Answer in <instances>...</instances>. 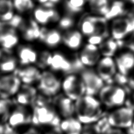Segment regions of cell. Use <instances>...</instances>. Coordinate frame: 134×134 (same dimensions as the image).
<instances>
[{"instance_id": "ac0fdd59", "label": "cell", "mask_w": 134, "mask_h": 134, "mask_svg": "<svg viewBox=\"0 0 134 134\" xmlns=\"http://www.w3.org/2000/svg\"><path fill=\"white\" fill-rule=\"evenodd\" d=\"M59 127L64 134H82L83 126L77 118L71 117L62 119Z\"/></svg>"}, {"instance_id": "52a82bcc", "label": "cell", "mask_w": 134, "mask_h": 134, "mask_svg": "<svg viewBox=\"0 0 134 134\" xmlns=\"http://www.w3.org/2000/svg\"><path fill=\"white\" fill-rule=\"evenodd\" d=\"M61 91L63 94L71 100L76 101L86 95L84 83L80 76L70 74L61 81Z\"/></svg>"}, {"instance_id": "44dd1931", "label": "cell", "mask_w": 134, "mask_h": 134, "mask_svg": "<svg viewBox=\"0 0 134 134\" xmlns=\"http://www.w3.org/2000/svg\"><path fill=\"white\" fill-rule=\"evenodd\" d=\"M5 50L6 55L2 53V56L0 58V71L5 74L15 72L17 69V61L15 57L11 56L9 53V50Z\"/></svg>"}, {"instance_id": "60d3db41", "label": "cell", "mask_w": 134, "mask_h": 134, "mask_svg": "<svg viewBox=\"0 0 134 134\" xmlns=\"http://www.w3.org/2000/svg\"><path fill=\"white\" fill-rule=\"evenodd\" d=\"M105 134H127V133H126V132H124L122 129L114 128L111 126Z\"/></svg>"}, {"instance_id": "ee69618b", "label": "cell", "mask_w": 134, "mask_h": 134, "mask_svg": "<svg viewBox=\"0 0 134 134\" xmlns=\"http://www.w3.org/2000/svg\"><path fill=\"white\" fill-rule=\"evenodd\" d=\"M130 20H131V24H132V29H133V33L134 34V15H131L130 16Z\"/></svg>"}, {"instance_id": "6da1fadb", "label": "cell", "mask_w": 134, "mask_h": 134, "mask_svg": "<svg viewBox=\"0 0 134 134\" xmlns=\"http://www.w3.org/2000/svg\"><path fill=\"white\" fill-rule=\"evenodd\" d=\"M105 114L102 103L95 96L85 95L75 101L76 118L83 125L95 123Z\"/></svg>"}, {"instance_id": "f907efd6", "label": "cell", "mask_w": 134, "mask_h": 134, "mask_svg": "<svg viewBox=\"0 0 134 134\" xmlns=\"http://www.w3.org/2000/svg\"><path fill=\"white\" fill-rule=\"evenodd\" d=\"M86 1H89V0H86Z\"/></svg>"}, {"instance_id": "d4e9b609", "label": "cell", "mask_w": 134, "mask_h": 134, "mask_svg": "<svg viewBox=\"0 0 134 134\" xmlns=\"http://www.w3.org/2000/svg\"><path fill=\"white\" fill-rule=\"evenodd\" d=\"M18 38L16 31L0 32V45L4 49L9 50L17 44Z\"/></svg>"}, {"instance_id": "3957f363", "label": "cell", "mask_w": 134, "mask_h": 134, "mask_svg": "<svg viewBox=\"0 0 134 134\" xmlns=\"http://www.w3.org/2000/svg\"><path fill=\"white\" fill-rule=\"evenodd\" d=\"M33 107L32 124L33 125L49 128L60 125L62 119L57 112L53 103Z\"/></svg>"}, {"instance_id": "4dcf8cb0", "label": "cell", "mask_w": 134, "mask_h": 134, "mask_svg": "<svg viewBox=\"0 0 134 134\" xmlns=\"http://www.w3.org/2000/svg\"><path fill=\"white\" fill-rule=\"evenodd\" d=\"M92 10L99 15L105 16L109 11V5L107 0H89Z\"/></svg>"}, {"instance_id": "5bb4252c", "label": "cell", "mask_w": 134, "mask_h": 134, "mask_svg": "<svg viewBox=\"0 0 134 134\" xmlns=\"http://www.w3.org/2000/svg\"><path fill=\"white\" fill-rule=\"evenodd\" d=\"M38 94L37 88L33 87L32 85L23 84L14 96V102L17 105L33 106Z\"/></svg>"}, {"instance_id": "9c48e42d", "label": "cell", "mask_w": 134, "mask_h": 134, "mask_svg": "<svg viewBox=\"0 0 134 134\" xmlns=\"http://www.w3.org/2000/svg\"><path fill=\"white\" fill-rule=\"evenodd\" d=\"M29 107L20 105L13 107L7 123L15 129L32 123L33 109Z\"/></svg>"}, {"instance_id": "8992f818", "label": "cell", "mask_w": 134, "mask_h": 134, "mask_svg": "<svg viewBox=\"0 0 134 134\" xmlns=\"http://www.w3.org/2000/svg\"><path fill=\"white\" fill-rule=\"evenodd\" d=\"M50 68L54 71H60L66 74H76L85 69V66L81 63L79 58H75L73 60H69L63 55L56 53L53 55Z\"/></svg>"}, {"instance_id": "c3c4849f", "label": "cell", "mask_w": 134, "mask_h": 134, "mask_svg": "<svg viewBox=\"0 0 134 134\" xmlns=\"http://www.w3.org/2000/svg\"><path fill=\"white\" fill-rule=\"evenodd\" d=\"M2 56V52L0 51V58H1V57Z\"/></svg>"}, {"instance_id": "9a60e30c", "label": "cell", "mask_w": 134, "mask_h": 134, "mask_svg": "<svg viewBox=\"0 0 134 134\" xmlns=\"http://www.w3.org/2000/svg\"><path fill=\"white\" fill-rule=\"evenodd\" d=\"M100 57V52L96 45L88 44L81 51L79 58L85 66L92 67L97 65Z\"/></svg>"}, {"instance_id": "f6af8a7d", "label": "cell", "mask_w": 134, "mask_h": 134, "mask_svg": "<svg viewBox=\"0 0 134 134\" xmlns=\"http://www.w3.org/2000/svg\"><path fill=\"white\" fill-rule=\"evenodd\" d=\"M40 3L43 4V5H44L45 4H46L48 2H50V0H38Z\"/></svg>"}, {"instance_id": "d590c367", "label": "cell", "mask_w": 134, "mask_h": 134, "mask_svg": "<svg viewBox=\"0 0 134 134\" xmlns=\"http://www.w3.org/2000/svg\"><path fill=\"white\" fill-rule=\"evenodd\" d=\"M75 20L70 15L66 16L62 18L59 22V27L61 29L66 30L71 28L74 25Z\"/></svg>"}, {"instance_id": "f35d334b", "label": "cell", "mask_w": 134, "mask_h": 134, "mask_svg": "<svg viewBox=\"0 0 134 134\" xmlns=\"http://www.w3.org/2000/svg\"><path fill=\"white\" fill-rule=\"evenodd\" d=\"M0 134H19L15 128H12L8 124H2L1 132Z\"/></svg>"}, {"instance_id": "ab89813d", "label": "cell", "mask_w": 134, "mask_h": 134, "mask_svg": "<svg viewBox=\"0 0 134 134\" xmlns=\"http://www.w3.org/2000/svg\"><path fill=\"white\" fill-rule=\"evenodd\" d=\"M43 134H64L62 132L59 126H54V127H50Z\"/></svg>"}, {"instance_id": "f546056e", "label": "cell", "mask_w": 134, "mask_h": 134, "mask_svg": "<svg viewBox=\"0 0 134 134\" xmlns=\"http://www.w3.org/2000/svg\"><path fill=\"white\" fill-rule=\"evenodd\" d=\"M95 24V34L100 35L106 38L109 36L108 26L107 24L106 19L103 16H93Z\"/></svg>"}, {"instance_id": "5b68a950", "label": "cell", "mask_w": 134, "mask_h": 134, "mask_svg": "<svg viewBox=\"0 0 134 134\" xmlns=\"http://www.w3.org/2000/svg\"><path fill=\"white\" fill-rule=\"evenodd\" d=\"M107 120L112 127L127 130L134 121V109L127 106L116 108L107 114Z\"/></svg>"}, {"instance_id": "7bdbcfd3", "label": "cell", "mask_w": 134, "mask_h": 134, "mask_svg": "<svg viewBox=\"0 0 134 134\" xmlns=\"http://www.w3.org/2000/svg\"><path fill=\"white\" fill-rule=\"evenodd\" d=\"M126 133L127 134H134V121L132 123V125H131V127L130 128L127 129Z\"/></svg>"}, {"instance_id": "f1b7e54d", "label": "cell", "mask_w": 134, "mask_h": 134, "mask_svg": "<svg viewBox=\"0 0 134 134\" xmlns=\"http://www.w3.org/2000/svg\"><path fill=\"white\" fill-rule=\"evenodd\" d=\"M124 12L125 7L123 2L121 1H115L109 7V11L104 16V17L107 20L115 19L121 16Z\"/></svg>"}, {"instance_id": "83f0119b", "label": "cell", "mask_w": 134, "mask_h": 134, "mask_svg": "<svg viewBox=\"0 0 134 134\" xmlns=\"http://www.w3.org/2000/svg\"><path fill=\"white\" fill-rule=\"evenodd\" d=\"M13 3L10 0H0V20L7 21L14 16Z\"/></svg>"}, {"instance_id": "e0dca14e", "label": "cell", "mask_w": 134, "mask_h": 134, "mask_svg": "<svg viewBox=\"0 0 134 134\" xmlns=\"http://www.w3.org/2000/svg\"><path fill=\"white\" fill-rule=\"evenodd\" d=\"M115 63L118 72L128 76L134 68V53L131 51L122 52L116 57Z\"/></svg>"}, {"instance_id": "30bf717a", "label": "cell", "mask_w": 134, "mask_h": 134, "mask_svg": "<svg viewBox=\"0 0 134 134\" xmlns=\"http://www.w3.org/2000/svg\"><path fill=\"white\" fill-rule=\"evenodd\" d=\"M22 82L15 74H9L0 76V98L11 99L17 94Z\"/></svg>"}, {"instance_id": "d6986e66", "label": "cell", "mask_w": 134, "mask_h": 134, "mask_svg": "<svg viewBox=\"0 0 134 134\" xmlns=\"http://www.w3.org/2000/svg\"><path fill=\"white\" fill-rule=\"evenodd\" d=\"M34 16L38 23L45 24L50 21H57L60 16L58 13L51 8H38L34 11Z\"/></svg>"}, {"instance_id": "7402d4cb", "label": "cell", "mask_w": 134, "mask_h": 134, "mask_svg": "<svg viewBox=\"0 0 134 134\" xmlns=\"http://www.w3.org/2000/svg\"><path fill=\"white\" fill-rule=\"evenodd\" d=\"M39 39L43 41L47 46L50 47H56L60 42L61 36L57 30L48 31L45 28H41V32Z\"/></svg>"}, {"instance_id": "484cf974", "label": "cell", "mask_w": 134, "mask_h": 134, "mask_svg": "<svg viewBox=\"0 0 134 134\" xmlns=\"http://www.w3.org/2000/svg\"><path fill=\"white\" fill-rule=\"evenodd\" d=\"M119 41L115 40L113 38L104 41L99 45V51L100 54L104 57H112L115 53L119 46Z\"/></svg>"}, {"instance_id": "2e32d148", "label": "cell", "mask_w": 134, "mask_h": 134, "mask_svg": "<svg viewBox=\"0 0 134 134\" xmlns=\"http://www.w3.org/2000/svg\"><path fill=\"white\" fill-rule=\"evenodd\" d=\"M41 73L36 67L28 66L21 69H17L14 74L18 76L23 84L33 85L37 83Z\"/></svg>"}, {"instance_id": "836d02e7", "label": "cell", "mask_w": 134, "mask_h": 134, "mask_svg": "<svg viewBox=\"0 0 134 134\" xmlns=\"http://www.w3.org/2000/svg\"><path fill=\"white\" fill-rule=\"evenodd\" d=\"M53 55L47 51L42 52L40 55L39 58H37V65L39 68L44 69L48 66H50L51 64Z\"/></svg>"}, {"instance_id": "8d00e7d4", "label": "cell", "mask_w": 134, "mask_h": 134, "mask_svg": "<svg viewBox=\"0 0 134 134\" xmlns=\"http://www.w3.org/2000/svg\"><path fill=\"white\" fill-rule=\"evenodd\" d=\"M82 134H101L95 123L84 125Z\"/></svg>"}, {"instance_id": "7c38bea8", "label": "cell", "mask_w": 134, "mask_h": 134, "mask_svg": "<svg viewBox=\"0 0 134 134\" xmlns=\"http://www.w3.org/2000/svg\"><path fill=\"white\" fill-rule=\"evenodd\" d=\"M117 70L115 61L112 57H104L98 62L96 71L106 84L111 82L117 73Z\"/></svg>"}, {"instance_id": "e575fe53", "label": "cell", "mask_w": 134, "mask_h": 134, "mask_svg": "<svg viewBox=\"0 0 134 134\" xmlns=\"http://www.w3.org/2000/svg\"><path fill=\"white\" fill-rule=\"evenodd\" d=\"M13 5L18 11L23 13L32 9L34 4L32 0H14Z\"/></svg>"}, {"instance_id": "4fadbf2b", "label": "cell", "mask_w": 134, "mask_h": 134, "mask_svg": "<svg viewBox=\"0 0 134 134\" xmlns=\"http://www.w3.org/2000/svg\"><path fill=\"white\" fill-rule=\"evenodd\" d=\"M111 31L112 38L116 41H121L132 33V26L130 18L120 16L115 18L111 24Z\"/></svg>"}, {"instance_id": "1f68e13d", "label": "cell", "mask_w": 134, "mask_h": 134, "mask_svg": "<svg viewBox=\"0 0 134 134\" xmlns=\"http://www.w3.org/2000/svg\"><path fill=\"white\" fill-rule=\"evenodd\" d=\"M80 29L82 32L86 36L92 35L95 34V24L93 16H87L81 23Z\"/></svg>"}, {"instance_id": "4316f807", "label": "cell", "mask_w": 134, "mask_h": 134, "mask_svg": "<svg viewBox=\"0 0 134 134\" xmlns=\"http://www.w3.org/2000/svg\"><path fill=\"white\" fill-rule=\"evenodd\" d=\"M14 100L11 99H4L0 98V124L7 122L12 108Z\"/></svg>"}, {"instance_id": "74e56055", "label": "cell", "mask_w": 134, "mask_h": 134, "mask_svg": "<svg viewBox=\"0 0 134 134\" xmlns=\"http://www.w3.org/2000/svg\"><path fill=\"white\" fill-rule=\"evenodd\" d=\"M105 38L102 36L97 34H93L89 37L88 39V43L94 45H100L104 41Z\"/></svg>"}, {"instance_id": "b9f144b4", "label": "cell", "mask_w": 134, "mask_h": 134, "mask_svg": "<svg viewBox=\"0 0 134 134\" xmlns=\"http://www.w3.org/2000/svg\"><path fill=\"white\" fill-rule=\"evenodd\" d=\"M22 134H42L37 128L34 127H31L24 132Z\"/></svg>"}, {"instance_id": "7a4b0ae2", "label": "cell", "mask_w": 134, "mask_h": 134, "mask_svg": "<svg viewBox=\"0 0 134 134\" xmlns=\"http://www.w3.org/2000/svg\"><path fill=\"white\" fill-rule=\"evenodd\" d=\"M98 95L102 105L108 108L123 106L127 97L125 88L113 83L105 84Z\"/></svg>"}, {"instance_id": "603a6c76", "label": "cell", "mask_w": 134, "mask_h": 134, "mask_svg": "<svg viewBox=\"0 0 134 134\" xmlns=\"http://www.w3.org/2000/svg\"><path fill=\"white\" fill-rule=\"evenodd\" d=\"M63 40L66 46L72 49H77L82 44V36L78 31H71L64 35Z\"/></svg>"}, {"instance_id": "bcb514c9", "label": "cell", "mask_w": 134, "mask_h": 134, "mask_svg": "<svg viewBox=\"0 0 134 134\" xmlns=\"http://www.w3.org/2000/svg\"><path fill=\"white\" fill-rule=\"evenodd\" d=\"M130 48L132 49V51L133 52H134V41H133L132 42H131L130 45Z\"/></svg>"}, {"instance_id": "277c9868", "label": "cell", "mask_w": 134, "mask_h": 134, "mask_svg": "<svg viewBox=\"0 0 134 134\" xmlns=\"http://www.w3.org/2000/svg\"><path fill=\"white\" fill-rule=\"evenodd\" d=\"M39 94L49 98H54L61 90V80L51 72L45 71L41 73L37 82Z\"/></svg>"}, {"instance_id": "ffe728a7", "label": "cell", "mask_w": 134, "mask_h": 134, "mask_svg": "<svg viewBox=\"0 0 134 134\" xmlns=\"http://www.w3.org/2000/svg\"><path fill=\"white\" fill-rule=\"evenodd\" d=\"M20 28L23 32L24 38L27 41H33L39 38L41 29L35 21L31 20L28 23L23 22Z\"/></svg>"}, {"instance_id": "7dc6e473", "label": "cell", "mask_w": 134, "mask_h": 134, "mask_svg": "<svg viewBox=\"0 0 134 134\" xmlns=\"http://www.w3.org/2000/svg\"><path fill=\"white\" fill-rule=\"evenodd\" d=\"M59 1H60V0H50V1L52 2V3L53 4L57 3V2H58Z\"/></svg>"}, {"instance_id": "8fae6325", "label": "cell", "mask_w": 134, "mask_h": 134, "mask_svg": "<svg viewBox=\"0 0 134 134\" xmlns=\"http://www.w3.org/2000/svg\"><path fill=\"white\" fill-rule=\"evenodd\" d=\"M53 104L60 118L63 119L75 115V101L63 94H59L53 98Z\"/></svg>"}, {"instance_id": "d6a6232c", "label": "cell", "mask_w": 134, "mask_h": 134, "mask_svg": "<svg viewBox=\"0 0 134 134\" xmlns=\"http://www.w3.org/2000/svg\"><path fill=\"white\" fill-rule=\"evenodd\" d=\"M86 1V0H66L67 10L70 14L80 13L82 10Z\"/></svg>"}, {"instance_id": "ba28073f", "label": "cell", "mask_w": 134, "mask_h": 134, "mask_svg": "<svg viewBox=\"0 0 134 134\" xmlns=\"http://www.w3.org/2000/svg\"><path fill=\"white\" fill-rule=\"evenodd\" d=\"M80 76L84 83L86 95L95 96L99 94L105 83L96 71L90 68H85L80 72Z\"/></svg>"}, {"instance_id": "cb8c5ba5", "label": "cell", "mask_w": 134, "mask_h": 134, "mask_svg": "<svg viewBox=\"0 0 134 134\" xmlns=\"http://www.w3.org/2000/svg\"><path fill=\"white\" fill-rule=\"evenodd\" d=\"M18 57L21 65H28L36 63L37 55L35 51L28 47H21L19 49Z\"/></svg>"}, {"instance_id": "681fc988", "label": "cell", "mask_w": 134, "mask_h": 134, "mask_svg": "<svg viewBox=\"0 0 134 134\" xmlns=\"http://www.w3.org/2000/svg\"><path fill=\"white\" fill-rule=\"evenodd\" d=\"M126 1H130V0H126Z\"/></svg>"}]
</instances>
